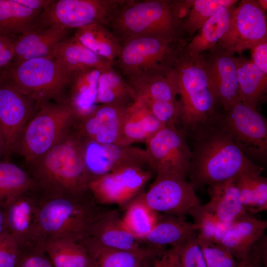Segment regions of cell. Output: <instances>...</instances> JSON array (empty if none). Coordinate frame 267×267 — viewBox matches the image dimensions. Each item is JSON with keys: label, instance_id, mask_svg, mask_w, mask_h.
Returning <instances> with one entry per match:
<instances>
[{"label": "cell", "instance_id": "7dc6e473", "mask_svg": "<svg viewBox=\"0 0 267 267\" xmlns=\"http://www.w3.org/2000/svg\"><path fill=\"white\" fill-rule=\"evenodd\" d=\"M17 38L0 33V71L12 62L14 46Z\"/></svg>", "mask_w": 267, "mask_h": 267}, {"label": "cell", "instance_id": "b9f144b4", "mask_svg": "<svg viewBox=\"0 0 267 267\" xmlns=\"http://www.w3.org/2000/svg\"><path fill=\"white\" fill-rule=\"evenodd\" d=\"M136 98L140 99L154 117L164 126H177L179 123L180 118L179 101L172 102Z\"/></svg>", "mask_w": 267, "mask_h": 267}, {"label": "cell", "instance_id": "7bdbcfd3", "mask_svg": "<svg viewBox=\"0 0 267 267\" xmlns=\"http://www.w3.org/2000/svg\"><path fill=\"white\" fill-rule=\"evenodd\" d=\"M180 245L157 247L142 261L139 267H181L179 257Z\"/></svg>", "mask_w": 267, "mask_h": 267}, {"label": "cell", "instance_id": "816d5d0a", "mask_svg": "<svg viewBox=\"0 0 267 267\" xmlns=\"http://www.w3.org/2000/svg\"><path fill=\"white\" fill-rule=\"evenodd\" d=\"M7 231L5 207L0 206V236Z\"/></svg>", "mask_w": 267, "mask_h": 267}, {"label": "cell", "instance_id": "5b68a950", "mask_svg": "<svg viewBox=\"0 0 267 267\" xmlns=\"http://www.w3.org/2000/svg\"><path fill=\"white\" fill-rule=\"evenodd\" d=\"M33 165L35 188L44 193H76L88 189L79 135L73 127Z\"/></svg>", "mask_w": 267, "mask_h": 267}, {"label": "cell", "instance_id": "5bb4252c", "mask_svg": "<svg viewBox=\"0 0 267 267\" xmlns=\"http://www.w3.org/2000/svg\"><path fill=\"white\" fill-rule=\"evenodd\" d=\"M267 39L265 11L257 0H242L233 9L228 30L216 46L241 54Z\"/></svg>", "mask_w": 267, "mask_h": 267}, {"label": "cell", "instance_id": "681fc988", "mask_svg": "<svg viewBox=\"0 0 267 267\" xmlns=\"http://www.w3.org/2000/svg\"><path fill=\"white\" fill-rule=\"evenodd\" d=\"M251 60L267 74V39L254 46L251 49Z\"/></svg>", "mask_w": 267, "mask_h": 267}, {"label": "cell", "instance_id": "e0dca14e", "mask_svg": "<svg viewBox=\"0 0 267 267\" xmlns=\"http://www.w3.org/2000/svg\"><path fill=\"white\" fill-rule=\"evenodd\" d=\"M152 172L129 166L107 174L88 184V189L100 205H124L133 200L151 178Z\"/></svg>", "mask_w": 267, "mask_h": 267}, {"label": "cell", "instance_id": "3957f363", "mask_svg": "<svg viewBox=\"0 0 267 267\" xmlns=\"http://www.w3.org/2000/svg\"><path fill=\"white\" fill-rule=\"evenodd\" d=\"M182 0H125L109 26L121 43L139 37L186 39Z\"/></svg>", "mask_w": 267, "mask_h": 267}, {"label": "cell", "instance_id": "7402d4cb", "mask_svg": "<svg viewBox=\"0 0 267 267\" xmlns=\"http://www.w3.org/2000/svg\"><path fill=\"white\" fill-rule=\"evenodd\" d=\"M209 201L204 207L221 222L230 224L247 215L241 203L235 179L207 186Z\"/></svg>", "mask_w": 267, "mask_h": 267}, {"label": "cell", "instance_id": "f5cc1de1", "mask_svg": "<svg viewBox=\"0 0 267 267\" xmlns=\"http://www.w3.org/2000/svg\"><path fill=\"white\" fill-rule=\"evenodd\" d=\"M257 2L260 7L265 11L267 9V0H258Z\"/></svg>", "mask_w": 267, "mask_h": 267}, {"label": "cell", "instance_id": "d6a6232c", "mask_svg": "<svg viewBox=\"0 0 267 267\" xmlns=\"http://www.w3.org/2000/svg\"><path fill=\"white\" fill-rule=\"evenodd\" d=\"M42 12L31 9L16 0H0V33L18 38L34 29Z\"/></svg>", "mask_w": 267, "mask_h": 267}, {"label": "cell", "instance_id": "1f68e13d", "mask_svg": "<svg viewBox=\"0 0 267 267\" xmlns=\"http://www.w3.org/2000/svg\"><path fill=\"white\" fill-rule=\"evenodd\" d=\"M136 99L133 88L113 65L101 70L98 81V105L128 106Z\"/></svg>", "mask_w": 267, "mask_h": 267}, {"label": "cell", "instance_id": "9a60e30c", "mask_svg": "<svg viewBox=\"0 0 267 267\" xmlns=\"http://www.w3.org/2000/svg\"><path fill=\"white\" fill-rule=\"evenodd\" d=\"M7 231L15 238L22 254L44 252L45 243L39 223V201L33 188L5 206Z\"/></svg>", "mask_w": 267, "mask_h": 267}, {"label": "cell", "instance_id": "603a6c76", "mask_svg": "<svg viewBox=\"0 0 267 267\" xmlns=\"http://www.w3.org/2000/svg\"><path fill=\"white\" fill-rule=\"evenodd\" d=\"M89 237L106 247L136 250L143 246L125 227L116 210L104 211L95 222Z\"/></svg>", "mask_w": 267, "mask_h": 267}, {"label": "cell", "instance_id": "d4e9b609", "mask_svg": "<svg viewBox=\"0 0 267 267\" xmlns=\"http://www.w3.org/2000/svg\"><path fill=\"white\" fill-rule=\"evenodd\" d=\"M52 57L56 59L72 78L87 69L101 70L113 65L84 46L74 37L67 38L54 47Z\"/></svg>", "mask_w": 267, "mask_h": 267}, {"label": "cell", "instance_id": "ab89813d", "mask_svg": "<svg viewBox=\"0 0 267 267\" xmlns=\"http://www.w3.org/2000/svg\"><path fill=\"white\" fill-rule=\"evenodd\" d=\"M188 214L198 227L197 235L217 244L230 224L221 222L201 204L191 209Z\"/></svg>", "mask_w": 267, "mask_h": 267}, {"label": "cell", "instance_id": "7a4b0ae2", "mask_svg": "<svg viewBox=\"0 0 267 267\" xmlns=\"http://www.w3.org/2000/svg\"><path fill=\"white\" fill-rule=\"evenodd\" d=\"M36 193L39 201L40 227L45 246L55 239L80 242L89 237L95 222L105 211L89 189L76 193Z\"/></svg>", "mask_w": 267, "mask_h": 267}, {"label": "cell", "instance_id": "4fadbf2b", "mask_svg": "<svg viewBox=\"0 0 267 267\" xmlns=\"http://www.w3.org/2000/svg\"><path fill=\"white\" fill-rule=\"evenodd\" d=\"M148 190L139 195L151 209L185 219L193 208L200 204L187 177L175 173H160Z\"/></svg>", "mask_w": 267, "mask_h": 267}, {"label": "cell", "instance_id": "9c48e42d", "mask_svg": "<svg viewBox=\"0 0 267 267\" xmlns=\"http://www.w3.org/2000/svg\"><path fill=\"white\" fill-rule=\"evenodd\" d=\"M125 0H53L38 18L34 29L51 26L78 29L95 24L109 26Z\"/></svg>", "mask_w": 267, "mask_h": 267}, {"label": "cell", "instance_id": "e575fe53", "mask_svg": "<svg viewBox=\"0 0 267 267\" xmlns=\"http://www.w3.org/2000/svg\"><path fill=\"white\" fill-rule=\"evenodd\" d=\"M44 252L53 267H92L91 259L81 242L57 239L47 242Z\"/></svg>", "mask_w": 267, "mask_h": 267}, {"label": "cell", "instance_id": "f546056e", "mask_svg": "<svg viewBox=\"0 0 267 267\" xmlns=\"http://www.w3.org/2000/svg\"><path fill=\"white\" fill-rule=\"evenodd\" d=\"M234 61L241 101L257 109L267 92V74L243 56H234Z\"/></svg>", "mask_w": 267, "mask_h": 267}, {"label": "cell", "instance_id": "7c38bea8", "mask_svg": "<svg viewBox=\"0 0 267 267\" xmlns=\"http://www.w3.org/2000/svg\"><path fill=\"white\" fill-rule=\"evenodd\" d=\"M79 136L88 184L124 167L140 166L149 169L145 149L132 145L100 143Z\"/></svg>", "mask_w": 267, "mask_h": 267}, {"label": "cell", "instance_id": "2e32d148", "mask_svg": "<svg viewBox=\"0 0 267 267\" xmlns=\"http://www.w3.org/2000/svg\"><path fill=\"white\" fill-rule=\"evenodd\" d=\"M36 108L35 102L19 92L3 75L0 84V136L5 160L15 151L21 135Z\"/></svg>", "mask_w": 267, "mask_h": 267}, {"label": "cell", "instance_id": "f907efd6", "mask_svg": "<svg viewBox=\"0 0 267 267\" xmlns=\"http://www.w3.org/2000/svg\"><path fill=\"white\" fill-rule=\"evenodd\" d=\"M19 3L31 9L43 11L53 0H16Z\"/></svg>", "mask_w": 267, "mask_h": 267}, {"label": "cell", "instance_id": "44dd1931", "mask_svg": "<svg viewBox=\"0 0 267 267\" xmlns=\"http://www.w3.org/2000/svg\"><path fill=\"white\" fill-rule=\"evenodd\" d=\"M267 228L266 221L248 214L232 222L218 244L228 250L239 263L247 257Z\"/></svg>", "mask_w": 267, "mask_h": 267}, {"label": "cell", "instance_id": "4316f807", "mask_svg": "<svg viewBox=\"0 0 267 267\" xmlns=\"http://www.w3.org/2000/svg\"><path fill=\"white\" fill-rule=\"evenodd\" d=\"M101 70L90 68L72 77L67 100L73 110L76 121L89 115L98 105L97 86Z\"/></svg>", "mask_w": 267, "mask_h": 267}, {"label": "cell", "instance_id": "52a82bcc", "mask_svg": "<svg viewBox=\"0 0 267 267\" xmlns=\"http://www.w3.org/2000/svg\"><path fill=\"white\" fill-rule=\"evenodd\" d=\"M2 72L15 89L35 102L37 109L51 99L66 100L63 94L71 78L52 57L11 63Z\"/></svg>", "mask_w": 267, "mask_h": 267}, {"label": "cell", "instance_id": "db71d44e", "mask_svg": "<svg viewBox=\"0 0 267 267\" xmlns=\"http://www.w3.org/2000/svg\"><path fill=\"white\" fill-rule=\"evenodd\" d=\"M3 144L1 138L0 136V157L3 155Z\"/></svg>", "mask_w": 267, "mask_h": 267}, {"label": "cell", "instance_id": "cb8c5ba5", "mask_svg": "<svg viewBox=\"0 0 267 267\" xmlns=\"http://www.w3.org/2000/svg\"><path fill=\"white\" fill-rule=\"evenodd\" d=\"M236 5L223 6L217 10L187 42L182 50V56L193 59L216 46L228 30Z\"/></svg>", "mask_w": 267, "mask_h": 267}, {"label": "cell", "instance_id": "d590c367", "mask_svg": "<svg viewBox=\"0 0 267 267\" xmlns=\"http://www.w3.org/2000/svg\"><path fill=\"white\" fill-rule=\"evenodd\" d=\"M34 186L32 178L22 169L7 161L0 162V206L5 207Z\"/></svg>", "mask_w": 267, "mask_h": 267}, {"label": "cell", "instance_id": "d6986e66", "mask_svg": "<svg viewBox=\"0 0 267 267\" xmlns=\"http://www.w3.org/2000/svg\"><path fill=\"white\" fill-rule=\"evenodd\" d=\"M128 106L99 104L73 127L81 136L95 142L119 143L122 122Z\"/></svg>", "mask_w": 267, "mask_h": 267}, {"label": "cell", "instance_id": "8fae6325", "mask_svg": "<svg viewBox=\"0 0 267 267\" xmlns=\"http://www.w3.org/2000/svg\"><path fill=\"white\" fill-rule=\"evenodd\" d=\"M145 143L152 172L156 175L175 173L187 177L192 152L184 130L176 126H164Z\"/></svg>", "mask_w": 267, "mask_h": 267}, {"label": "cell", "instance_id": "74e56055", "mask_svg": "<svg viewBox=\"0 0 267 267\" xmlns=\"http://www.w3.org/2000/svg\"><path fill=\"white\" fill-rule=\"evenodd\" d=\"M136 98L176 102L177 94L168 76L155 75L129 83Z\"/></svg>", "mask_w": 267, "mask_h": 267}, {"label": "cell", "instance_id": "4dcf8cb0", "mask_svg": "<svg viewBox=\"0 0 267 267\" xmlns=\"http://www.w3.org/2000/svg\"><path fill=\"white\" fill-rule=\"evenodd\" d=\"M74 38L84 46L114 65L120 54L121 43L113 33L100 24L76 30Z\"/></svg>", "mask_w": 267, "mask_h": 267}, {"label": "cell", "instance_id": "8992f818", "mask_svg": "<svg viewBox=\"0 0 267 267\" xmlns=\"http://www.w3.org/2000/svg\"><path fill=\"white\" fill-rule=\"evenodd\" d=\"M157 37H139L121 43L114 67L129 83L155 75L167 76L188 42Z\"/></svg>", "mask_w": 267, "mask_h": 267}, {"label": "cell", "instance_id": "83f0119b", "mask_svg": "<svg viewBox=\"0 0 267 267\" xmlns=\"http://www.w3.org/2000/svg\"><path fill=\"white\" fill-rule=\"evenodd\" d=\"M81 242L91 259L92 267H139L157 246L146 245L136 250H122L104 246L91 237Z\"/></svg>", "mask_w": 267, "mask_h": 267}, {"label": "cell", "instance_id": "30bf717a", "mask_svg": "<svg viewBox=\"0 0 267 267\" xmlns=\"http://www.w3.org/2000/svg\"><path fill=\"white\" fill-rule=\"evenodd\" d=\"M220 116L226 130L249 159L266 161L267 121L257 109L240 101L228 111L220 113Z\"/></svg>", "mask_w": 267, "mask_h": 267}, {"label": "cell", "instance_id": "60d3db41", "mask_svg": "<svg viewBox=\"0 0 267 267\" xmlns=\"http://www.w3.org/2000/svg\"><path fill=\"white\" fill-rule=\"evenodd\" d=\"M197 241L207 267H237L238 263L235 258L221 245L197 235Z\"/></svg>", "mask_w": 267, "mask_h": 267}, {"label": "cell", "instance_id": "f1b7e54d", "mask_svg": "<svg viewBox=\"0 0 267 267\" xmlns=\"http://www.w3.org/2000/svg\"><path fill=\"white\" fill-rule=\"evenodd\" d=\"M198 229L196 224L184 218L164 214L159 216L157 222L141 242L152 246H174L197 233Z\"/></svg>", "mask_w": 267, "mask_h": 267}, {"label": "cell", "instance_id": "277c9868", "mask_svg": "<svg viewBox=\"0 0 267 267\" xmlns=\"http://www.w3.org/2000/svg\"><path fill=\"white\" fill-rule=\"evenodd\" d=\"M181 52L167 76L180 97L179 123L187 134L211 121L218 112V103L210 83L204 52L188 60L182 56Z\"/></svg>", "mask_w": 267, "mask_h": 267}, {"label": "cell", "instance_id": "8d00e7d4", "mask_svg": "<svg viewBox=\"0 0 267 267\" xmlns=\"http://www.w3.org/2000/svg\"><path fill=\"white\" fill-rule=\"evenodd\" d=\"M129 203L124 217L127 229L140 242L154 227L159 216L151 209L139 195Z\"/></svg>", "mask_w": 267, "mask_h": 267}, {"label": "cell", "instance_id": "ac0fdd59", "mask_svg": "<svg viewBox=\"0 0 267 267\" xmlns=\"http://www.w3.org/2000/svg\"><path fill=\"white\" fill-rule=\"evenodd\" d=\"M210 83L224 112L241 101L234 54L217 46L204 52Z\"/></svg>", "mask_w": 267, "mask_h": 267}, {"label": "cell", "instance_id": "bcb514c9", "mask_svg": "<svg viewBox=\"0 0 267 267\" xmlns=\"http://www.w3.org/2000/svg\"><path fill=\"white\" fill-rule=\"evenodd\" d=\"M237 267H267V236L263 234L244 260L238 263Z\"/></svg>", "mask_w": 267, "mask_h": 267}, {"label": "cell", "instance_id": "836d02e7", "mask_svg": "<svg viewBox=\"0 0 267 267\" xmlns=\"http://www.w3.org/2000/svg\"><path fill=\"white\" fill-rule=\"evenodd\" d=\"M262 172H245L234 179L242 206L250 215L267 209V178Z\"/></svg>", "mask_w": 267, "mask_h": 267}, {"label": "cell", "instance_id": "c3c4849f", "mask_svg": "<svg viewBox=\"0 0 267 267\" xmlns=\"http://www.w3.org/2000/svg\"><path fill=\"white\" fill-rule=\"evenodd\" d=\"M17 267H53L44 252L22 254Z\"/></svg>", "mask_w": 267, "mask_h": 267}, {"label": "cell", "instance_id": "ee69618b", "mask_svg": "<svg viewBox=\"0 0 267 267\" xmlns=\"http://www.w3.org/2000/svg\"><path fill=\"white\" fill-rule=\"evenodd\" d=\"M179 257L181 267H207L197 241V233L180 244Z\"/></svg>", "mask_w": 267, "mask_h": 267}, {"label": "cell", "instance_id": "484cf974", "mask_svg": "<svg viewBox=\"0 0 267 267\" xmlns=\"http://www.w3.org/2000/svg\"><path fill=\"white\" fill-rule=\"evenodd\" d=\"M164 126L136 98L126 108L121 131L120 144L131 145L145 141Z\"/></svg>", "mask_w": 267, "mask_h": 267}, {"label": "cell", "instance_id": "ba28073f", "mask_svg": "<svg viewBox=\"0 0 267 267\" xmlns=\"http://www.w3.org/2000/svg\"><path fill=\"white\" fill-rule=\"evenodd\" d=\"M25 127L14 152L34 164L70 131L76 119L67 99L41 104Z\"/></svg>", "mask_w": 267, "mask_h": 267}, {"label": "cell", "instance_id": "f35d334b", "mask_svg": "<svg viewBox=\"0 0 267 267\" xmlns=\"http://www.w3.org/2000/svg\"><path fill=\"white\" fill-rule=\"evenodd\" d=\"M237 0H193L191 8L182 21V30L190 39L220 8L238 3Z\"/></svg>", "mask_w": 267, "mask_h": 267}, {"label": "cell", "instance_id": "6da1fadb", "mask_svg": "<svg viewBox=\"0 0 267 267\" xmlns=\"http://www.w3.org/2000/svg\"><path fill=\"white\" fill-rule=\"evenodd\" d=\"M189 134L193 141L187 177L195 190L235 179L245 172L264 170L244 154L222 124L219 112Z\"/></svg>", "mask_w": 267, "mask_h": 267}, {"label": "cell", "instance_id": "f6af8a7d", "mask_svg": "<svg viewBox=\"0 0 267 267\" xmlns=\"http://www.w3.org/2000/svg\"><path fill=\"white\" fill-rule=\"evenodd\" d=\"M22 255L18 243L8 231L0 236V267H17Z\"/></svg>", "mask_w": 267, "mask_h": 267}, {"label": "cell", "instance_id": "11a10c76", "mask_svg": "<svg viewBox=\"0 0 267 267\" xmlns=\"http://www.w3.org/2000/svg\"><path fill=\"white\" fill-rule=\"evenodd\" d=\"M3 70V69H2ZM2 70L0 71V84L3 78Z\"/></svg>", "mask_w": 267, "mask_h": 267}, {"label": "cell", "instance_id": "ffe728a7", "mask_svg": "<svg viewBox=\"0 0 267 267\" xmlns=\"http://www.w3.org/2000/svg\"><path fill=\"white\" fill-rule=\"evenodd\" d=\"M69 29L51 26L30 31L18 37L14 46L11 63L52 57L55 46L68 37Z\"/></svg>", "mask_w": 267, "mask_h": 267}]
</instances>
